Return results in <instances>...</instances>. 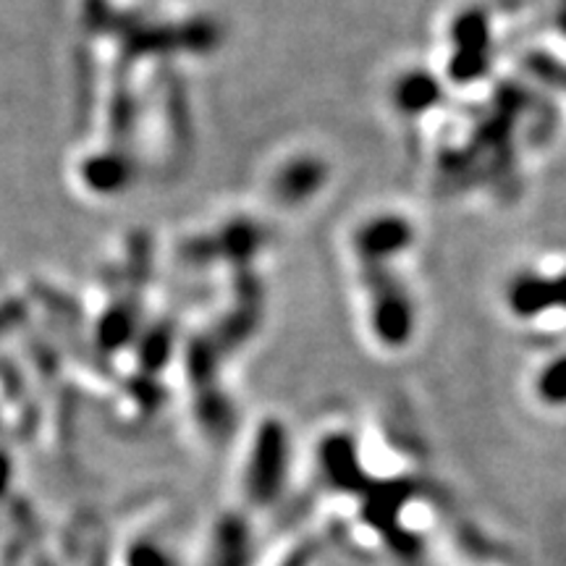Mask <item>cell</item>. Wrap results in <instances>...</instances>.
Returning a JSON list of instances; mask_svg holds the SVG:
<instances>
[{"instance_id":"obj_1","label":"cell","mask_w":566,"mask_h":566,"mask_svg":"<svg viewBox=\"0 0 566 566\" xmlns=\"http://www.w3.org/2000/svg\"><path fill=\"white\" fill-rule=\"evenodd\" d=\"M283 480H286V438L279 428H268L258 438V449H254L250 475H247V488L250 495L260 504L275 501L281 493Z\"/></svg>"},{"instance_id":"obj_2","label":"cell","mask_w":566,"mask_h":566,"mask_svg":"<svg viewBox=\"0 0 566 566\" xmlns=\"http://www.w3.org/2000/svg\"><path fill=\"white\" fill-rule=\"evenodd\" d=\"M247 535L242 522H229L218 537V566H244Z\"/></svg>"},{"instance_id":"obj_3","label":"cell","mask_w":566,"mask_h":566,"mask_svg":"<svg viewBox=\"0 0 566 566\" xmlns=\"http://www.w3.org/2000/svg\"><path fill=\"white\" fill-rule=\"evenodd\" d=\"M132 566H168V562L155 546H142L132 551Z\"/></svg>"},{"instance_id":"obj_4","label":"cell","mask_w":566,"mask_h":566,"mask_svg":"<svg viewBox=\"0 0 566 566\" xmlns=\"http://www.w3.org/2000/svg\"><path fill=\"white\" fill-rule=\"evenodd\" d=\"M21 315H24V307H21L19 302H9L6 307H0V331L11 328Z\"/></svg>"}]
</instances>
